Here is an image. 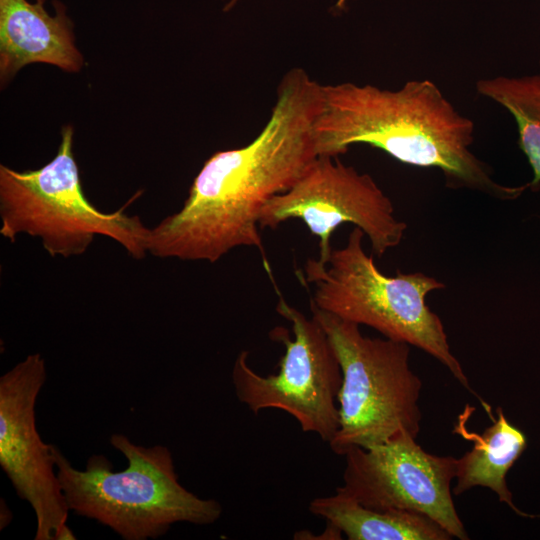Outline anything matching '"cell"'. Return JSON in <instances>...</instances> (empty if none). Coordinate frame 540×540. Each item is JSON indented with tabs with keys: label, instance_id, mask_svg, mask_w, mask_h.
I'll return each instance as SVG.
<instances>
[{
	"label": "cell",
	"instance_id": "8fae6325",
	"mask_svg": "<svg viewBox=\"0 0 540 540\" xmlns=\"http://www.w3.org/2000/svg\"><path fill=\"white\" fill-rule=\"evenodd\" d=\"M44 5L28 0H0L2 88L29 64H49L67 73H78L84 67L66 6L54 0L55 13L51 14Z\"/></svg>",
	"mask_w": 540,
	"mask_h": 540
},
{
	"label": "cell",
	"instance_id": "3957f363",
	"mask_svg": "<svg viewBox=\"0 0 540 540\" xmlns=\"http://www.w3.org/2000/svg\"><path fill=\"white\" fill-rule=\"evenodd\" d=\"M110 444L126 458V469L114 471L107 457L91 455L80 470L51 446L70 511L107 526L124 540L156 539L176 523L208 525L220 518L218 501L201 498L179 482L166 446L137 445L120 433L111 435Z\"/></svg>",
	"mask_w": 540,
	"mask_h": 540
},
{
	"label": "cell",
	"instance_id": "4fadbf2b",
	"mask_svg": "<svg viewBox=\"0 0 540 540\" xmlns=\"http://www.w3.org/2000/svg\"><path fill=\"white\" fill-rule=\"evenodd\" d=\"M497 418L482 434L469 433L467 438L473 447L457 458V483L452 492L459 496L476 487H486L497 494L516 514L536 518L540 515L524 513L513 502L512 493L506 483V475L527 446L525 434L506 418L501 407L496 410Z\"/></svg>",
	"mask_w": 540,
	"mask_h": 540
},
{
	"label": "cell",
	"instance_id": "2e32d148",
	"mask_svg": "<svg viewBox=\"0 0 540 540\" xmlns=\"http://www.w3.org/2000/svg\"><path fill=\"white\" fill-rule=\"evenodd\" d=\"M0 529L5 528L12 520V514L3 498H1Z\"/></svg>",
	"mask_w": 540,
	"mask_h": 540
},
{
	"label": "cell",
	"instance_id": "6da1fadb",
	"mask_svg": "<svg viewBox=\"0 0 540 540\" xmlns=\"http://www.w3.org/2000/svg\"><path fill=\"white\" fill-rule=\"evenodd\" d=\"M321 91L303 68L287 71L264 128L247 145L205 161L182 208L150 228L148 253L215 263L235 248L253 247L274 283L259 217L267 202L290 189L318 157L314 125Z\"/></svg>",
	"mask_w": 540,
	"mask_h": 540
},
{
	"label": "cell",
	"instance_id": "5bb4252c",
	"mask_svg": "<svg viewBox=\"0 0 540 540\" xmlns=\"http://www.w3.org/2000/svg\"><path fill=\"white\" fill-rule=\"evenodd\" d=\"M476 91L514 117L519 147L533 171V179L527 187L537 188L540 184V74L481 79L476 83Z\"/></svg>",
	"mask_w": 540,
	"mask_h": 540
},
{
	"label": "cell",
	"instance_id": "9c48e42d",
	"mask_svg": "<svg viewBox=\"0 0 540 540\" xmlns=\"http://www.w3.org/2000/svg\"><path fill=\"white\" fill-rule=\"evenodd\" d=\"M344 457L343 484L335 491L368 508L424 514L453 538L469 539L452 498L457 458L426 452L405 431Z\"/></svg>",
	"mask_w": 540,
	"mask_h": 540
},
{
	"label": "cell",
	"instance_id": "52a82bcc",
	"mask_svg": "<svg viewBox=\"0 0 540 540\" xmlns=\"http://www.w3.org/2000/svg\"><path fill=\"white\" fill-rule=\"evenodd\" d=\"M278 294L276 312L291 323L287 329L275 327L269 336L284 346L278 372L261 375L248 364V351H241L232 369V382L238 400L250 411L275 408L287 412L305 433H315L330 442L339 428L337 398L342 371L321 327Z\"/></svg>",
	"mask_w": 540,
	"mask_h": 540
},
{
	"label": "cell",
	"instance_id": "ac0fdd59",
	"mask_svg": "<svg viewBox=\"0 0 540 540\" xmlns=\"http://www.w3.org/2000/svg\"><path fill=\"white\" fill-rule=\"evenodd\" d=\"M539 64H540V60H539Z\"/></svg>",
	"mask_w": 540,
	"mask_h": 540
},
{
	"label": "cell",
	"instance_id": "7c38bea8",
	"mask_svg": "<svg viewBox=\"0 0 540 540\" xmlns=\"http://www.w3.org/2000/svg\"><path fill=\"white\" fill-rule=\"evenodd\" d=\"M312 514L326 520L349 540H450L452 535L428 516L405 510L365 507L337 491L309 503Z\"/></svg>",
	"mask_w": 540,
	"mask_h": 540
},
{
	"label": "cell",
	"instance_id": "5b68a950",
	"mask_svg": "<svg viewBox=\"0 0 540 540\" xmlns=\"http://www.w3.org/2000/svg\"><path fill=\"white\" fill-rule=\"evenodd\" d=\"M74 129L65 125L54 158L36 170L0 165V234L14 242L19 234L41 239L52 257L84 254L96 235L118 242L135 259L148 253L150 228L126 214L143 190L118 210L97 209L84 194L73 153Z\"/></svg>",
	"mask_w": 540,
	"mask_h": 540
},
{
	"label": "cell",
	"instance_id": "8992f818",
	"mask_svg": "<svg viewBox=\"0 0 540 540\" xmlns=\"http://www.w3.org/2000/svg\"><path fill=\"white\" fill-rule=\"evenodd\" d=\"M310 309L326 332L342 371L337 398L339 428L329 442L331 450L344 456L352 448L368 449L403 431L417 438L422 382L410 367V345L367 337L360 325L312 302Z\"/></svg>",
	"mask_w": 540,
	"mask_h": 540
},
{
	"label": "cell",
	"instance_id": "9a60e30c",
	"mask_svg": "<svg viewBox=\"0 0 540 540\" xmlns=\"http://www.w3.org/2000/svg\"><path fill=\"white\" fill-rule=\"evenodd\" d=\"M219 1L225 2L223 11H229L230 9H232L236 5V3L239 0H219ZM350 1H355V0H337L334 7H333V9L337 10L339 12H342V11H344L346 9L347 4Z\"/></svg>",
	"mask_w": 540,
	"mask_h": 540
},
{
	"label": "cell",
	"instance_id": "277c9868",
	"mask_svg": "<svg viewBox=\"0 0 540 540\" xmlns=\"http://www.w3.org/2000/svg\"><path fill=\"white\" fill-rule=\"evenodd\" d=\"M364 235L355 227L346 245L332 249L327 262L307 259L297 276L303 285H312L310 302L343 320L369 326L385 338L421 349L474 394L451 352L440 317L426 304L427 295L445 285L421 272L383 274L363 249Z\"/></svg>",
	"mask_w": 540,
	"mask_h": 540
},
{
	"label": "cell",
	"instance_id": "30bf717a",
	"mask_svg": "<svg viewBox=\"0 0 540 540\" xmlns=\"http://www.w3.org/2000/svg\"><path fill=\"white\" fill-rule=\"evenodd\" d=\"M47 378L44 358L28 355L0 377V466L36 517L35 540H75L51 444L40 437L36 403Z\"/></svg>",
	"mask_w": 540,
	"mask_h": 540
},
{
	"label": "cell",
	"instance_id": "ba28073f",
	"mask_svg": "<svg viewBox=\"0 0 540 540\" xmlns=\"http://www.w3.org/2000/svg\"><path fill=\"white\" fill-rule=\"evenodd\" d=\"M290 219H300L319 238L321 263L332 251L331 235L344 223L364 232L378 258L401 243L407 228L369 174L330 156H318L290 189L269 200L261 210L259 227L276 229Z\"/></svg>",
	"mask_w": 540,
	"mask_h": 540
},
{
	"label": "cell",
	"instance_id": "e0dca14e",
	"mask_svg": "<svg viewBox=\"0 0 540 540\" xmlns=\"http://www.w3.org/2000/svg\"><path fill=\"white\" fill-rule=\"evenodd\" d=\"M35 2H38V3H41V4H45L46 0H35Z\"/></svg>",
	"mask_w": 540,
	"mask_h": 540
},
{
	"label": "cell",
	"instance_id": "7a4b0ae2",
	"mask_svg": "<svg viewBox=\"0 0 540 540\" xmlns=\"http://www.w3.org/2000/svg\"><path fill=\"white\" fill-rule=\"evenodd\" d=\"M318 156L338 157L356 144L378 148L417 167L437 168L451 188L500 199L527 187L504 186L470 150L474 123L432 81L411 80L396 90L352 82L322 85L315 121Z\"/></svg>",
	"mask_w": 540,
	"mask_h": 540
}]
</instances>
